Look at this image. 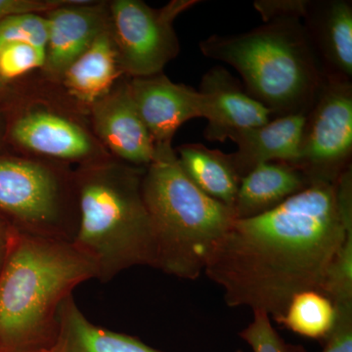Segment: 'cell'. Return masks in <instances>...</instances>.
I'll return each instance as SVG.
<instances>
[{"label":"cell","mask_w":352,"mask_h":352,"mask_svg":"<svg viewBox=\"0 0 352 352\" xmlns=\"http://www.w3.org/2000/svg\"><path fill=\"white\" fill-rule=\"evenodd\" d=\"M339 180V179H338ZM352 233L338 203V182H314L265 214L235 220L206 266L230 307L278 322L305 291L320 293L326 273Z\"/></svg>","instance_id":"obj_1"},{"label":"cell","mask_w":352,"mask_h":352,"mask_svg":"<svg viewBox=\"0 0 352 352\" xmlns=\"http://www.w3.org/2000/svg\"><path fill=\"white\" fill-rule=\"evenodd\" d=\"M96 279L94 263L69 241L12 229L0 273V352H43L59 309L76 286Z\"/></svg>","instance_id":"obj_2"},{"label":"cell","mask_w":352,"mask_h":352,"mask_svg":"<svg viewBox=\"0 0 352 352\" xmlns=\"http://www.w3.org/2000/svg\"><path fill=\"white\" fill-rule=\"evenodd\" d=\"M144 171L110 160L74 173L78 226L73 244L102 283L134 266L156 263L154 233L142 193Z\"/></svg>","instance_id":"obj_3"},{"label":"cell","mask_w":352,"mask_h":352,"mask_svg":"<svg viewBox=\"0 0 352 352\" xmlns=\"http://www.w3.org/2000/svg\"><path fill=\"white\" fill-rule=\"evenodd\" d=\"M142 178V193L154 233L155 268L196 280L235 221L233 210L189 179L171 143L155 145Z\"/></svg>","instance_id":"obj_4"},{"label":"cell","mask_w":352,"mask_h":352,"mask_svg":"<svg viewBox=\"0 0 352 352\" xmlns=\"http://www.w3.org/2000/svg\"><path fill=\"white\" fill-rule=\"evenodd\" d=\"M210 59L230 65L248 94L275 118L308 113L324 80L302 20H273L244 34L208 36L199 43Z\"/></svg>","instance_id":"obj_5"},{"label":"cell","mask_w":352,"mask_h":352,"mask_svg":"<svg viewBox=\"0 0 352 352\" xmlns=\"http://www.w3.org/2000/svg\"><path fill=\"white\" fill-rule=\"evenodd\" d=\"M0 217L18 232L73 242L78 226L74 173L0 156Z\"/></svg>","instance_id":"obj_6"},{"label":"cell","mask_w":352,"mask_h":352,"mask_svg":"<svg viewBox=\"0 0 352 352\" xmlns=\"http://www.w3.org/2000/svg\"><path fill=\"white\" fill-rule=\"evenodd\" d=\"M198 3V0H173L154 9L140 0L111 2V32L122 73L131 78L163 73L180 51L173 22Z\"/></svg>","instance_id":"obj_7"},{"label":"cell","mask_w":352,"mask_h":352,"mask_svg":"<svg viewBox=\"0 0 352 352\" xmlns=\"http://www.w3.org/2000/svg\"><path fill=\"white\" fill-rule=\"evenodd\" d=\"M352 82L324 76L307 116L298 166L314 182H338L351 166Z\"/></svg>","instance_id":"obj_8"},{"label":"cell","mask_w":352,"mask_h":352,"mask_svg":"<svg viewBox=\"0 0 352 352\" xmlns=\"http://www.w3.org/2000/svg\"><path fill=\"white\" fill-rule=\"evenodd\" d=\"M200 92L208 124L204 136L223 142L245 129L261 126L274 119L272 112L248 94L239 80L222 66L208 69L201 78Z\"/></svg>","instance_id":"obj_9"},{"label":"cell","mask_w":352,"mask_h":352,"mask_svg":"<svg viewBox=\"0 0 352 352\" xmlns=\"http://www.w3.org/2000/svg\"><path fill=\"white\" fill-rule=\"evenodd\" d=\"M127 82L132 100L155 145L171 143L183 124L205 116L200 92L171 82L163 73L132 78Z\"/></svg>","instance_id":"obj_10"},{"label":"cell","mask_w":352,"mask_h":352,"mask_svg":"<svg viewBox=\"0 0 352 352\" xmlns=\"http://www.w3.org/2000/svg\"><path fill=\"white\" fill-rule=\"evenodd\" d=\"M48 39L45 68L61 80L65 72L111 28L110 8L105 2L75 1L47 12Z\"/></svg>","instance_id":"obj_11"},{"label":"cell","mask_w":352,"mask_h":352,"mask_svg":"<svg viewBox=\"0 0 352 352\" xmlns=\"http://www.w3.org/2000/svg\"><path fill=\"white\" fill-rule=\"evenodd\" d=\"M10 136L20 147L41 156L80 162L82 166L107 160L82 126L50 111L23 113L13 122Z\"/></svg>","instance_id":"obj_12"},{"label":"cell","mask_w":352,"mask_h":352,"mask_svg":"<svg viewBox=\"0 0 352 352\" xmlns=\"http://www.w3.org/2000/svg\"><path fill=\"white\" fill-rule=\"evenodd\" d=\"M97 136L111 152L132 166H149L155 143L132 100L129 82L122 83L91 105Z\"/></svg>","instance_id":"obj_13"},{"label":"cell","mask_w":352,"mask_h":352,"mask_svg":"<svg viewBox=\"0 0 352 352\" xmlns=\"http://www.w3.org/2000/svg\"><path fill=\"white\" fill-rule=\"evenodd\" d=\"M302 21L324 76L351 82L352 2L309 0Z\"/></svg>","instance_id":"obj_14"},{"label":"cell","mask_w":352,"mask_h":352,"mask_svg":"<svg viewBox=\"0 0 352 352\" xmlns=\"http://www.w3.org/2000/svg\"><path fill=\"white\" fill-rule=\"evenodd\" d=\"M307 113L282 116L236 134L231 140L238 150L231 157L240 177L264 163L281 162L296 166Z\"/></svg>","instance_id":"obj_15"},{"label":"cell","mask_w":352,"mask_h":352,"mask_svg":"<svg viewBox=\"0 0 352 352\" xmlns=\"http://www.w3.org/2000/svg\"><path fill=\"white\" fill-rule=\"evenodd\" d=\"M309 184L307 176L294 164H258L241 178L233 207L235 219H252L270 212Z\"/></svg>","instance_id":"obj_16"},{"label":"cell","mask_w":352,"mask_h":352,"mask_svg":"<svg viewBox=\"0 0 352 352\" xmlns=\"http://www.w3.org/2000/svg\"><path fill=\"white\" fill-rule=\"evenodd\" d=\"M43 352H161L138 338L100 328L88 320L69 296L59 309L56 339Z\"/></svg>","instance_id":"obj_17"},{"label":"cell","mask_w":352,"mask_h":352,"mask_svg":"<svg viewBox=\"0 0 352 352\" xmlns=\"http://www.w3.org/2000/svg\"><path fill=\"white\" fill-rule=\"evenodd\" d=\"M120 74L122 71L110 28L67 69L61 80L75 98L94 105L112 90Z\"/></svg>","instance_id":"obj_18"},{"label":"cell","mask_w":352,"mask_h":352,"mask_svg":"<svg viewBox=\"0 0 352 352\" xmlns=\"http://www.w3.org/2000/svg\"><path fill=\"white\" fill-rule=\"evenodd\" d=\"M183 171L206 195L233 210L241 177L231 154L203 144H183L175 150Z\"/></svg>","instance_id":"obj_19"},{"label":"cell","mask_w":352,"mask_h":352,"mask_svg":"<svg viewBox=\"0 0 352 352\" xmlns=\"http://www.w3.org/2000/svg\"><path fill=\"white\" fill-rule=\"evenodd\" d=\"M337 311L330 298L316 291H305L292 298L278 323L292 332L325 340L335 326Z\"/></svg>","instance_id":"obj_20"},{"label":"cell","mask_w":352,"mask_h":352,"mask_svg":"<svg viewBox=\"0 0 352 352\" xmlns=\"http://www.w3.org/2000/svg\"><path fill=\"white\" fill-rule=\"evenodd\" d=\"M47 39V20L39 14H19L0 21V47L6 43H24L46 50Z\"/></svg>","instance_id":"obj_21"},{"label":"cell","mask_w":352,"mask_h":352,"mask_svg":"<svg viewBox=\"0 0 352 352\" xmlns=\"http://www.w3.org/2000/svg\"><path fill=\"white\" fill-rule=\"evenodd\" d=\"M46 50L24 43H10L0 47V76L4 82L14 80L32 69L44 68Z\"/></svg>","instance_id":"obj_22"},{"label":"cell","mask_w":352,"mask_h":352,"mask_svg":"<svg viewBox=\"0 0 352 352\" xmlns=\"http://www.w3.org/2000/svg\"><path fill=\"white\" fill-rule=\"evenodd\" d=\"M239 336L254 352H307L285 342L273 328L270 315L263 311H254V319Z\"/></svg>","instance_id":"obj_23"},{"label":"cell","mask_w":352,"mask_h":352,"mask_svg":"<svg viewBox=\"0 0 352 352\" xmlns=\"http://www.w3.org/2000/svg\"><path fill=\"white\" fill-rule=\"evenodd\" d=\"M309 0H256L254 7L261 14L264 23L273 20L303 19Z\"/></svg>","instance_id":"obj_24"},{"label":"cell","mask_w":352,"mask_h":352,"mask_svg":"<svg viewBox=\"0 0 352 352\" xmlns=\"http://www.w3.org/2000/svg\"><path fill=\"white\" fill-rule=\"evenodd\" d=\"M332 332L322 352H352V305H338Z\"/></svg>","instance_id":"obj_25"},{"label":"cell","mask_w":352,"mask_h":352,"mask_svg":"<svg viewBox=\"0 0 352 352\" xmlns=\"http://www.w3.org/2000/svg\"><path fill=\"white\" fill-rule=\"evenodd\" d=\"M72 0H0V21L19 14L50 12Z\"/></svg>","instance_id":"obj_26"},{"label":"cell","mask_w":352,"mask_h":352,"mask_svg":"<svg viewBox=\"0 0 352 352\" xmlns=\"http://www.w3.org/2000/svg\"><path fill=\"white\" fill-rule=\"evenodd\" d=\"M12 232V228L10 226L0 217V243L8 242L10 234Z\"/></svg>","instance_id":"obj_27"},{"label":"cell","mask_w":352,"mask_h":352,"mask_svg":"<svg viewBox=\"0 0 352 352\" xmlns=\"http://www.w3.org/2000/svg\"><path fill=\"white\" fill-rule=\"evenodd\" d=\"M7 243H0V273L3 267L6 256Z\"/></svg>","instance_id":"obj_28"},{"label":"cell","mask_w":352,"mask_h":352,"mask_svg":"<svg viewBox=\"0 0 352 352\" xmlns=\"http://www.w3.org/2000/svg\"><path fill=\"white\" fill-rule=\"evenodd\" d=\"M6 82H4L3 80H2L1 76H0V91H1L2 89H3L4 87H6Z\"/></svg>","instance_id":"obj_29"}]
</instances>
